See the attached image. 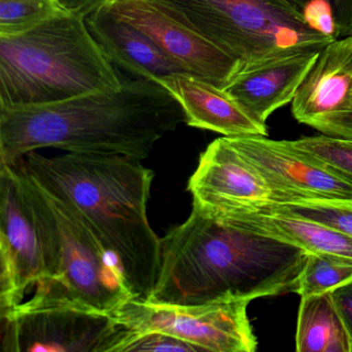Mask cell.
<instances>
[{"label":"cell","mask_w":352,"mask_h":352,"mask_svg":"<svg viewBox=\"0 0 352 352\" xmlns=\"http://www.w3.org/2000/svg\"><path fill=\"white\" fill-rule=\"evenodd\" d=\"M186 120L182 106L160 82L122 77L119 89L0 108V164L44 148L143 160L156 142Z\"/></svg>","instance_id":"obj_1"},{"label":"cell","mask_w":352,"mask_h":352,"mask_svg":"<svg viewBox=\"0 0 352 352\" xmlns=\"http://www.w3.org/2000/svg\"><path fill=\"white\" fill-rule=\"evenodd\" d=\"M309 252L222 223L192 208L160 238V267L148 300L201 305L296 292Z\"/></svg>","instance_id":"obj_2"},{"label":"cell","mask_w":352,"mask_h":352,"mask_svg":"<svg viewBox=\"0 0 352 352\" xmlns=\"http://www.w3.org/2000/svg\"><path fill=\"white\" fill-rule=\"evenodd\" d=\"M28 172L71 208L114 257L133 298L148 300L160 267V238L148 219L154 173L116 154L23 158Z\"/></svg>","instance_id":"obj_3"},{"label":"cell","mask_w":352,"mask_h":352,"mask_svg":"<svg viewBox=\"0 0 352 352\" xmlns=\"http://www.w3.org/2000/svg\"><path fill=\"white\" fill-rule=\"evenodd\" d=\"M122 87V76L71 13L0 34V108L41 106Z\"/></svg>","instance_id":"obj_4"},{"label":"cell","mask_w":352,"mask_h":352,"mask_svg":"<svg viewBox=\"0 0 352 352\" xmlns=\"http://www.w3.org/2000/svg\"><path fill=\"white\" fill-rule=\"evenodd\" d=\"M26 174L45 255L44 279L30 300L73 302L112 314L135 298L114 257L79 216Z\"/></svg>","instance_id":"obj_5"},{"label":"cell","mask_w":352,"mask_h":352,"mask_svg":"<svg viewBox=\"0 0 352 352\" xmlns=\"http://www.w3.org/2000/svg\"><path fill=\"white\" fill-rule=\"evenodd\" d=\"M242 69L304 52L333 38L313 28L280 0H164Z\"/></svg>","instance_id":"obj_6"},{"label":"cell","mask_w":352,"mask_h":352,"mask_svg":"<svg viewBox=\"0 0 352 352\" xmlns=\"http://www.w3.org/2000/svg\"><path fill=\"white\" fill-rule=\"evenodd\" d=\"M250 300L232 298L201 305L158 304L131 298L112 313L131 331H162L201 352H253L257 340L247 314Z\"/></svg>","instance_id":"obj_7"},{"label":"cell","mask_w":352,"mask_h":352,"mask_svg":"<svg viewBox=\"0 0 352 352\" xmlns=\"http://www.w3.org/2000/svg\"><path fill=\"white\" fill-rule=\"evenodd\" d=\"M3 352H111L123 327L73 302L28 300L0 313Z\"/></svg>","instance_id":"obj_8"},{"label":"cell","mask_w":352,"mask_h":352,"mask_svg":"<svg viewBox=\"0 0 352 352\" xmlns=\"http://www.w3.org/2000/svg\"><path fill=\"white\" fill-rule=\"evenodd\" d=\"M23 158L0 164V313L22 304L45 277L44 246Z\"/></svg>","instance_id":"obj_9"},{"label":"cell","mask_w":352,"mask_h":352,"mask_svg":"<svg viewBox=\"0 0 352 352\" xmlns=\"http://www.w3.org/2000/svg\"><path fill=\"white\" fill-rule=\"evenodd\" d=\"M100 8L144 32L185 73L220 89L242 69L164 0H106Z\"/></svg>","instance_id":"obj_10"},{"label":"cell","mask_w":352,"mask_h":352,"mask_svg":"<svg viewBox=\"0 0 352 352\" xmlns=\"http://www.w3.org/2000/svg\"><path fill=\"white\" fill-rule=\"evenodd\" d=\"M226 138L271 189L270 204L352 201L351 177L296 147L292 141H275L265 135Z\"/></svg>","instance_id":"obj_11"},{"label":"cell","mask_w":352,"mask_h":352,"mask_svg":"<svg viewBox=\"0 0 352 352\" xmlns=\"http://www.w3.org/2000/svg\"><path fill=\"white\" fill-rule=\"evenodd\" d=\"M187 189L192 208L215 220L263 207L273 197L256 168L226 137L212 142L201 153Z\"/></svg>","instance_id":"obj_12"},{"label":"cell","mask_w":352,"mask_h":352,"mask_svg":"<svg viewBox=\"0 0 352 352\" xmlns=\"http://www.w3.org/2000/svg\"><path fill=\"white\" fill-rule=\"evenodd\" d=\"M292 112L323 135L352 142V36L320 51L292 102Z\"/></svg>","instance_id":"obj_13"},{"label":"cell","mask_w":352,"mask_h":352,"mask_svg":"<svg viewBox=\"0 0 352 352\" xmlns=\"http://www.w3.org/2000/svg\"><path fill=\"white\" fill-rule=\"evenodd\" d=\"M320 52H304L241 69L224 91L251 119L267 126V118L294 100Z\"/></svg>","instance_id":"obj_14"},{"label":"cell","mask_w":352,"mask_h":352,"mask_svg":"<svg viewBox=\"0 0 352 352\" xmlns=\"http://www.w3.org/2000/svg\"><path fill=\"white\" fill-rule=\"evenodd\" d=\"M157 82L182 106L188 126L224 137L267 135V126L251 119L223 89L188 74H176Z\"/></svg>","instance_id":"obj_15"},{"label":"cell","mask_w":352,"mask_h":352,"mask_svg":"<svg viewBox=\"0 0 352 352\" xmlns=\"http://www.w3.org/2000/svg\"><path fill=\"white\" fill-rule=\"evenodd\" d=\"M85 22L111 63L135 77L158 81L176 74H187L144 32L106 10L98 8L85 18Z\"/></svg>","instance_id":"obj_16"},{"label":"cell","mask_w":352,"mask_h":352,"mask_svg":"<svg viewBox=\"0 0 352 352\" xmlns=\"http://www.w3.org/2000/svg\"><path fill=\"white\" fill-rule=\"evenodd\" d=\"M217 221L300 247L309 253H336L352 257V236L269 206L236 212Z\"/></svg>","instance_id":"obj_17"},{"label":"cell","mask_w":352,"mask_h":352,"mask_svg":"<svg viewBox=\"0 0 352 352\" xmlns=\"http://www.w3.org/2000/svg\"><path fill=\"white\" fill-rule=\"evenodd\" d=\"M300 352H352V340L331 292L302 296L296 336Z\"/></svg>","instance_id":"obj_18"},{"label":"cell","mask_w":352,"mask_h":352,"mask_svg":"<svg viewBox=\"0 0 352 352\" xmlns=\"http://www.w3.org/2000/svg\"><path fill=\"white\" fill-rule=\"evenodd\" d=\"M352 280V257L336 253H309L296 294L302 296L324 294Z\"/></svg>","instance_id":"obj_19"},{"label":"cell","mask_w":352,"mask_h":352,"mask_svg":"<svg viewBox=\"0 0 352 352\" xmlns=\"http://www.w3.org/2000/svg\"><path fill=\"white\" fill-rule=\"evenodd\" d=\"M333 40L352 36V0H280Z\"/></svg>","instance_id":"obj_20"},{"label":"cell","mask_w":352,"mask_h":352,"mask_svg":"<svg viewBox=\"0 0 352 352\" xmlns=\"http://www.w3.org/2000/svg\"><path fill=\"white\" fill-rule=\"evenodd\" d=\"M65 13L57 0H0V34H19Z\"/></svg>","instance_id":"obj_21"},{"label":"cell","mask_w":352,"mask_h":352,"mask_svg":"<svg viewBox=\"0 0 352 352\" xmlns=\"http://www.w3.org/2000/svg\"><path fill=\"white\" fill-rule=\"evenodd\" d=\"M265 206L314 220L352 236V201L309 199L285 205L267 204Z\"/></svg>","instance_id":"obj_22"},{"label":"cell","mask_w":352,"mask_h":352,"mask_svg":"<svg viewBox=\"0 0 352 352\" xmlns=\"http://www.w3.org/2000/svg\"><path fill=\"white\" fill-rule=\"evenodd\" d=\"M201 352V348L162 331H131L123 327L111 352Z\"/></svg>","instance_id":"obj_23"},{"label":"cell","mask_w":352,"mask_h":352,"mask_svg":"<svg viewBox=\"0 0 352 352\" xmlns=\"http://www.w3.org/2000/svg\"><path fill=\"white\" fill-rule=\"evenodd\" d=\"M294 146L316 156L352 178V142L327 135L302 138Z\"/></svg>","instance_id":"obj_24"},{"label":"cell","mask_w":352,"mask_h":352,"mask_svg":"<svg viewBox=\"0 0 352 352\" xmlns=\"http://www.w3.org/2000/svg\"><path fill=\"white\" fill-rule=\"evenodd\" d=\"M331 294L352 340V280L331 290Z\"/></svg>","instance_id":"obj_25"},{"label":"cell","mask_w":352,"mask_h":352,"mask_svg":"<svg viewBox=\"0 0 352 352\" xmlns=\"http://www.w3.org/2000/svg\"><path fill=\"white\" fill-rule=\"evenodd\" d=\"M57 1L65 11L85 19L98 8L102 7L106 0H57Z\"/></svg>","instance_id":"obj_26"}]
</instances>
